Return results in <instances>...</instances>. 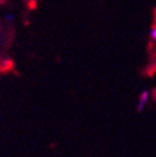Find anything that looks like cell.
<instances>
[{"label": "cell", "mask_w": 156, "mask_h": 157, "mask_svg": "<svg viewBox=\"0 0 156 157\" xmlns=\"http://www.w3.org/2000/svg\"><path fill=\"white\" fill-rule=\"evenodd\" d=\"M149 95H150V93L147 92V91H143L141 93V96H139V101H138V105H137V111L138 113H141L142 110L145 109V106L147 104V100H149Z\"/></svg>", "instance_id": "1"}, {"label": "cell", "mask_w": 156, "mask_h": 157, "mask_svg": "<svg viewBox=\"0 0 156 157\" xmlns=\"http://www.w3.org/2000/svg\"><path fill=\"white\" fill-rule=\"evenodd\" d=\"M151 37L156 41V26H154V28L151 29Z\"/></svg>", "instance_id": "2"}, {"label": "cell", "mask_w": 156, "mask_h": 157, "mask_svg": "<svg viewBox=\"0 0 156 157\" xmlns=\"http://www.w3.org/2000/svg\"><path fill=\"white\" fill-rule=\"evenodd\" d=\"M5 19H6V21H14V17H13L12 14H6V15H5Z\"/></svg>", "instance_id": "3"}, {"label": "cell", "mask_w": 156, "mask_h": 157, "mask_svg": "<svg viewBox=\"0 0 156 157\" xmlns=\"http://www.w3.org/2000/svg\"><path fill=\"white\" fill-rule=\"evenodd\" d=\"M152 93H154V101H156V87L152 90Z\"/></svg>", "instance_id": "4"}]
</instances>
